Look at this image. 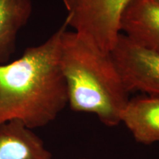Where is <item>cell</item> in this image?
<instances>
[{
    "label": "cell",
    "instance_id": "cell-2",
    "mask_svg": "<svg viewBox=\"0 0 159 159\" xmlns=\"http://www.w3.org/2000/svg\"><path fill=\"white\" fill-rule=\"evenodd\" d=\"M61 65L71 110L96 115L107 127L120 124L130 98L110 53L66 29L61 37Z\"/></svg>",
    "mask_w": 159,
    "mask_h": 159
},
{
    "label": "cell",
    "instance_id": "cell-3",
    "mask_svg": "<svg viewBox=\"0 0 159 159\" xmlns=\"http://www.w3.org/2000/svg\"><path fill=\"white\" fill-rule=\"evenodd\" d=\"M62 1L68 27L101 52L110 53L120 35L121 16L130 0Z\"/></svg>",
    "mask_w": 159,
    "mask_h": 159
},
{
    "label": "cell",
    "instance_id": "cell-7",
    "mask_svg": "<svg viewBox=\"0 0 159 159\" xmlns=\"http://www.w3.org/2000/svg\"><path fill=\"white\" fill-rule=\"evenodd\" d=\"M121 123L137 143L150 145L159 142V98L144 95L129 99Z\"/></svg>",
    "mask_w": 159,
    "mask_h": 159
},
{
    "label": "cell",
    "instance_id": "cell-9",
    "mask_svg": "<svg viewBox=\"0 0 159 159\" xmlns=\"http://www.w3.org/2000/svg\"><path fill=\"white\" fill-rule=\"evenodd\" d=\"M77 159H89V158H77Z\"/></svg>",
    "mask_w": 159,
    "mask_h": 159
},
{
    "label": "cell",
    "instance_id": "cell-1",
    "mask_svg": "<svg viewBox=\"0 0 159 159\" xmlns=\"http://www.w3.org/2000/svg\"><path fill=\"white\" fill-rule=\"evenodd\" d=\"M68 27L64 21L44 42L0 65V124L18 120L32 130L42 128L68 105L61 65V37Z\"/></svg>",
    "mask_w": 159,
    "mask_h": 159
},
{
    "label": "cell",
    "instance_id": "cell-5",
    "mask_svg": "<svg viewBox=\"0 0 159 159\" xmlns=\"http://www.w3.org/2000/svg\"><path fill=\"white\" fill-rule=\"evenodd\" d=\"M119 30L134 43L159 53V2L130 0L121 16Z\"/></svg>",
    "mask_w": 159,
    "mask_h": 159
},
{
    "label": "cell",
    "instance_id": "cell-10",
    "mask_svg": "<svg viewBox=\"0 0 159 159\" xmlns=\"http://www.w3.org/2000/svg\"><path fill=\"white\" fill-rule=\"evenodd\" d=\"M157 1H158V2H159V0H157Z\"/></svg>",
    "mask_w": 159,
    "mask_h": 159
},
{
    "label": "cell",
    "instance_id": "cell-8",
    "mask_svg": "<svg viewBox=\"0 0 159 159\" xmlns=\"http://www.w3.org/2000/svg\"><path fill=\"white\" fill-rule=\"evenodd\" d=\"M32 12V0H0V65L8 63L15 52L18 34Z\"/></svg>",
    "mask_w": 159,
    "mask_h": 159
},
{
    "label": "cell",
    "instance_id": "cell-4",
    "mask_svg": "<svg viewBox=\"0 0 159 159\" xmlns=\"http://www.w3.org/2000/svg\"><path fill=\"white\" fill-rule=\"evenodd\" d=\"M110 55L125 89L159 98V53L120 33Z\"/></svg>",
    "mask_w": 159,
    "mask_h": 159
},
{
    "label": "cell",
    "instance_id": "cell-6",
    "mask_svg": "<svg viewBox=\"0 0 159 159\" xmlns=\"http://www.w3.org/2000/svg\"><path fill=\"white\" fill-rule=\"evenodd\" d=\"M0 159H54L43 140L18 120L0 124Z\"/></svg>",
    "mask_w": 159,
    "mask_h": 159
}]
</instances>
